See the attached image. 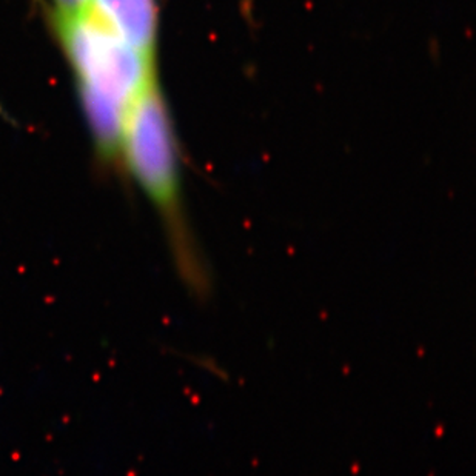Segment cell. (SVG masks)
I'll list each match as a JSON object with an SVG mask.
<instances>
[{
  "mask_svg": "<svg viewBox=\"0 0 476 476\" xmlns=\"http://www.w3.org/2000/svg\"><path fill=\"white\" fill-rule=\"evenodd\" d=\"M51 25L76 79L97 157L116 163L133 103L157 76L156 59L127 45L87 7L53 10Z\"/></svg>",
  "mask_w": 476,
  "mask_h": 476,
  "instance_id": "1",
  "label": "cell"
},
{
  "mask_svg": "<svg viewBox=\"0 0 476 476\" xmlns=\"http://www.w3.org/2000/svg\"><path fill=\"white\" fill-rule=\"evenodd\" d=\"M120 160L154 205L180 282L194 298L205 299L211 292L210 270L183 214L176 137L157 76L128 113Z\"/></svg>",
  "mask_w": 476,
  "mask_h": 476,
  "instance_id": "2",
  "label": "cell"
},
{
  "mask_svg": "<svg viewBox=\"0 0 476 476\" xmlns=\"http://www.w3.org/2000/svg\"><path fill=\"white\" fill-rule=\"evenodd\" d=\"M85 7L127 45L156 59V0H88Z\"/></svg>",
  "mask_w": 476,
  "mask_h": 476,
  "instance_id": "3",
  "label": "cell"
},
{
  "mask_svg": "<svg viewBox=\"0 0 476 476\" xmlns=\"http://www.w3.org/2000/svg\"><path fill=\"white\" fill-rule=\"evenodd\" d=\"M53 2V10L57 11H71V10H79L88 4V0H51Z\"/></svg>",
  "mask_w": 476,
  "mask_h": 476,
  "instance_id": "4",
  "label": "cell"
}]
</instances>
